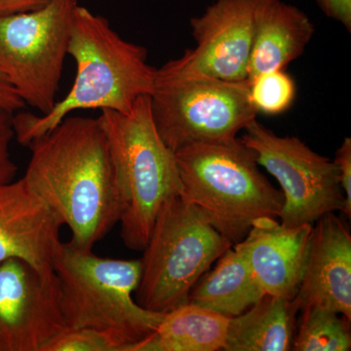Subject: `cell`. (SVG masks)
I'll return each instance as SVG.
<instances>
[{
	"label": "cell",
	"instance_id": "6",
	"mask_svg": "<svg viewBox=\"0 0 351 351\" xmlns=\"http://www.w3.org/2000/svg\"><path fill=\"white\" fill-rule=\"evenodd\" d=\"M232 246L180 193L171 196L143 250L136 302L160 313L184 304L200 277Z\"/></svg>",
	"mask_w": 351,
	"mask_h": 351
},
{
	"label": "cell",
	"instance_id": "13",
	"mask_svg": "<svg viewBox=\"0 0 351 351\" xmlns=\"http://www.w3.org/2000/svg\"><path fill=\"white\" fill-rule=\"evenodd\" d=\"M306 269L294 298L299 311L322 306L351 321V235L346 223L329 213L315 221Z\"/></svg>",
	"mask_w": 351,
	"mask_h": 351
},
{
	"label": "cell",
	"instance_id": "14",
	"mask_svg": "<svg viewBox=\"0 0 351 351\" xmlns=\"http://www.w3.org/2000/svg\"><path fill=\"white\" fill-rule=\"evenodd\" d=\"M313 225L286 228L276 218L256 219L233 245L250 265L265 295L293 300L306 269Z\"/></svg>",
	"mask_w": 351,
	"mask_h": 351
},
{
	"label": "cell",
	"instance_id": "26",
	"mask_svg": "<svg viewBox=\"0 0 351 351\" xmlns=\"http://www.w3.org/2000/svg\"><path fill=\"white\" fill-rule=\"evenodd\" d=\"M48 1L49 0H0V18L36 10Z\"/></svg>",
	"mask_w": 351,
	"mask_h": 351
},
{
	"label": "cell",
	"instance_id": "8",
	"mask_svg": "<svg viewBox=\"0 0 351 351\" xmlns=\"http://www.w3.org/2000/svg\"><path fill=\"white\" fill-rule=\"evenodd\" d=\"M152 114L173 152L197 143L232 140L257 117L248 82L195 78L156 85Z\"/></svg>",
	"mask_w": 351,
	"mask_h": 351
},
{
	"label": "cell",
	"instance_id": "20",
	"mask_svg": "<svg viewBox=\"0 0 351 351\" xmlns=\"http://www.w3.org/2000/svg\"><path fill=\"white\" fill-rule=\"evenodd\" d=\"M248 83L249 97L258 113L282 114L294 104L297 87L285 69L261 73Z\"/></svg>",
	"mask_w": 351,
	"mask_h": 351
},
{
	"label": "cell",
	"instance_id": "24",
	"mask_svg": "<svg viewBox=\"0 0 351 351\" xmlns=\"http://www.w3.org/2000/svg\"><path fill=\"white\" fill-rule=\"evenodd\" d=\"M321 10L330 19L341 23L351 32V0H316Z\"/></svg>",
	"mask_w": 351,
	"mask_h": 351
},
{
	"label": "cell",
	"instance_id": "2",
	"mask_svg": "<svg viewBox=\"0 0 351 351\" xmlns=\"http://www.w3.org/2000/svg\"><path fill=\"white\" fill-rule=\"evenodd\" d=\"M69 55L75 59L76 75L63 100L45 114L20 110L13 115L19 144L27 147L76 110L126 113L141 97L154 93L156 69L147 64L145 48L122 38L106 18L83 6L75 10Z\"/></svg>",
	"mask_w": 351,
	"mask_h": 351
},
{
	"label": "cell",
	"instance_id": "16",
	"mask_svg": "<svg viewBox=\"0 0 351 351\" xmlns=\"http://www.w3.org/2000/svg\"><path fill=\"white\" fill-rule=\"evenodd\" d=\"M298 313L294 299L263 295L243 313L230 318L223 350H292Z\"/></svg>",
	"mask_w": 351,
	"mask_h": 351
},
{
	"label": "cell",
	"instance_id": "15",
	"mask_svg": "<svg viewBox=\"0 0 351 351\" xmlns=\"http://www.w3.org/2000/svg\"><path fill=\"white\" fill-rule=\"evenodd\" d=\"M315 27L301 9L281 0H256L248 78L285 69L301 57Z\"/></svg>",
	"mask_w": 351,
	"mask_h": 351
},
{
	"label": "cell",
	"instance_id": "17",
	"mask_svg": "<svg viewBox=\"0 0 351 351\" xmlns=\"http://www.w3.org/2000/svg\"><path fill=\"white\" fill-rule=\"evenodd\" d=\"M230 318L186 302L163 314L149 336L127 351H218L226 343Z\"/></svg>",
	"mask_w": 351,
	"mask_h": 351
},
{
	"label": "cell",
	"instance_id": "5",
	"mask_svg": "<svg viewBox=\"0 0 351 351\" xmlns=\"http://www.w3.org/2000/svg\"><path fill=\"white\" fill-rule=\"evenodd\" d=\"M141 269V260L101 258L92 250L62 243L54 270L66 329L108 330L121 335L130 346L149 336L164 313L147 311L133 297Z\"/></svg>",
	"mask_w": 351,
	"mask_h": 351
},
{
	"label": "cell",
	"instance_id": "19",
	"mask_svg": "<svg viewBox=\"0 0 351 351\" xmlns=\"http://www.w3.org/2000/svg\"><path fill=\"white\" fill-rule=\"evenodd\" d=\"M350 320L322 306L302 309L293 341L294 351H350Z\"/></svg>",
	"mask_w": 351,
	"mask_h": 351
},
{
	"label": "cell",
	"instance_id": "12",
	"mask_svg": "<svg viewBox=\"0 0 351 351\" xmlns=\"http://www.w3.org/2000/svg\"><path fill=\"white\" fill-rule=\"evenodd\" d=\"M63 226L23 178L0 184V263L17 258L44 277L54 276Z\"/></svg>",
	"mask_w": 351,
	"mask_h": 351
},
{
	"label": "cell",
	"instance_id": "11",
	"mask_svg": "<svg viewBox=\"0 0 351 351\" xmlns=\"http://www.w3.org/2000/svg\"><path fill=\"white\" fill-rule=\"evenodd\" d=\"M66 329L57 274L17 258L0 263V351H43Z\"/></svg>",
	"mask_w": 351,
	"mask_h": 351
},
{
	"label": "cell",
	"instance_id": "22",
	"mask_svg": "<svg viewBox=\"0 0 351 351\" xmlns=\"http://www.w3.org/2000/svg\"><path fill=\"white\" fill-rule=\"evenodd\" d=\"M14 137L13 113L0 110V184L14 181L17 174L18 166L10 152Z\"/></svg>",
	"mask_w": 351,
	"mask_h": 351
},
{
	"label": "cell",
	"instance_id": "25",
	"mask_svg": "<svg viewBox=\"0 0 351 351\" xmlns=\"http://www.w3.org/2000/svg\"><path fill=\"white\" fill-rule=\"evenodd\" d=\"M25 104L15 89L11 86L5 75L0 71V110L15 113L24 110Z\"/></svg>",
	"mask_w": 351,
	"mask_h": 351
},
{
	"label": "cell",
	"instance_id": "9",
	"mask_svg": "<svg viewBox=\"0 0 351 351\" xmlns=\"http://www.w3.org/2000/svg\"><path fill=\"white\" fill-rule=\"evenodd\" d=\"M242 142L258 166L280 184L284 196L280 223L286 228L313 225L321 217L343 211L345 195L334 161L297 137H281L257 119L244 129Z\"/></svg>",
	"mask_w": 351,
	"mask_h": 351
},
{
	"label": "cell",
	"instance_id": "4",
	"mask_svg": "<svg viewBox=\"0 0 351 351\" xmlns=\"http://www.w3.org/2000/svg\"><path fill=\"white\" fill-rule=\"evenodd\" d=\"M121 213V239L128 249L147 246L157 214L181 191L175 154L159 136L151 96H143L129 112L101 110Z\"/></svg>",
	"mask_w": 351,
	"mask_h": 351
},
{
	"label": "cell",
	"instance_id": "23",
	"mask_svg": "<svg viewBox=\"0 0 351 351\" xmlns=\"http://www.w3.org/2000/svg\"><path fill=\"white\" fill-rule=\"evenodd\" d=\"M335 164L338 168L341 189L345 195V206L343 213L350 219L351 217V138L346 137L341 143L335 157Z\"/></svg>",
	"mask_w": 351,
	"mask_h": 351
},
{
	"label": "cell",
	"instance_id": "7",
	"mask_svg": "<svg viewBox=\"0 0 351 351\" xmlns=\"http://www.w3.org/2000/svg\"><path fill=\"white\" fill-rule=\"evenodd\" d=\"M77 0H49L0 18V71L25 105L41 114L57 103Z\"/></svg>",
	"mask_w": 351,
	"mask_h": 351
},
{
	"label": "cell",
	"instance_id": "21",
	"mask_svg": "<svg viewBox=\"0 0 351 351\" xmlns=\"http://www.w3.org/2000/svg\"><path fill=\"white\" fill-rule=\"evenodd\" d=\"M131 343L121 335L95 328L66 329L43 351H127Z\"/></svg>",
	"mask_w": 351,
	"mask_h": 351
},
{
	"label": "cell",
	"instance_id": "1",
	"mask_svg": "<svg viewBox=\"0 0 351 351\" xmlns=\"http://www.w3.org/2000/svg\"><path fill=\"white\" fill-rule=\"evenodd\" d=\"M23 179L71 232L69 243L92 250L119 223L121 204L100 120L66 117L27 145Z\"/></svg>",
	"mask_w": 351,
	"mask_h": 351
},
{
	"label": "cell",
	"instance_id": "3",
	"mask_svg": "<svg viewBox=\"0 0 351 351\" xmlns=\"http://www.w3.org/2000/svg\"><path fill=\"white\" fill-rule=\"evenodd\" d=\"M180 195L233 245L256 219L279 218L284 196L241 138L197 143L175 152Z\"/></svg>",
	"mask_w": 351,
	"mask_h": 351
},
{
	"label": "cell",
	"instance_id": "10",
	"mask_svg": "<svg viewBox=\"0 0 351 351\" xmlns=\"http://www.w3.org/2000/svg\"><path fill=\"white\" fill-rule=\"evenodd\" d=\"M256 0H216L191 19L196 45L156 69V85L195 78L247 82Z\"/></svg>",
	"mask_w": 351,
	"mask_h": 351
},
{
	"label": "cell",
	"instance_id": "18",
	"mask_svg": "<svg viewBox=\"0 0 351 351\" xmlns=\"http://www.w3.org/2000/svg\"><path fill=\"white\" fill-rule=\"evenodd\" d=\"M265 295L250 265L232 247L217 260L189 292L188 302L228 318L235 317Z\"/></svg>",
	"mask_w": 351,
	"mask_h": 351
}]
</instances>
